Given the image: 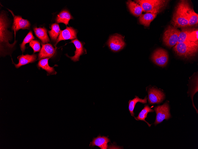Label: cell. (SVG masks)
<instances>
[{"label":"cell","mask_w":198,"mask_h":149,"mask_svg":"<svg viewBox=\"0 0 198 149\" xmlns=\"http://www.w3.org/2000/svg\"><path fill=\"white\" fill-rule=\"evenodd\" d=\"M186 0H181L173 13L171 23L174 27L184 28L188 26V21L186 9Z\"/></svg>","instance_id":"obj_1"},{"label":"cell","mask_w":198,"mask_h":149,"mask_svg":"<svg viewBox=\"0 0 198 149\" xmlns=\"http://www.w3.org/2000/svg\"><path fill=\"white\" fill-rule=\"evenodd\" d=\"M175 53L180 57L186 58L195 56L198 51V42L186 41L176 44L173 48Z\"/></svg>","instance_id":"obj_2"},{"label":"cell","mask_w":198,"mask_h":149,"mask_svg":"<svg viewBox=\"0 0 198 149\" xmlns=\"http://www.w3.org/2000/svg\"><path fill=\"white\" fill-rule=\"evenodd\" d=\"M8 23L6 16L1 13L0 18V41L1 53L3 54L4 48L11 50L14 46L16 41L12 44H10L9 41L10 40V34L7 30Z\"/></svg>","instance_id":"obj_3"},{"label":"cell","mask_w":198,"mask_h":149,"mask_svg":"<svg viewBox=\"0 0 198 149\" xmlns=\"http://www.w3.org/2000/svg\"><path fill=\"white\" fill-rule=\"evenodd\" d=\"M142 7L143 11L157 14L163 10L167 5L169 0H135Z\"/></svg>","instance_id":"obj_4"},{"label":"cell","mask_w":198,"mask_h":149,"mask_svg":"<svg viewBox=\"0 0 198 149\" xmlns=\"http://www.w3.org/2000/svg\"><path fill=\"white\" fill-rule=\"evenodd\" d=\"M180 31L177 28L171 25L168 26L164 33L163 41L164 44L170 48L177 43Z\"/></svg>","instance_id":"obj_5"},{"label":"cell","mask_w":198,"mask_h":149,"mask_svg":"<svg viewBox=\"0 0 198 149\" xmlns=\"http://www.w3.org/2000/svg\"><path fill=\"white\" fill-rule=\"evenodd\" d=\"M154 110L156 113V120L154 123L155 125L161 123L165 119H169L171 117L169 105L167 102L155 107Z\"/></svg>","instance_id":"obj_6"},{"label":"cell","mask_w":198,"mask_h":149,"mask_svg":"<svg viewBox=\"0 0 198 149\" xmlns=\"http://www.w3.org/2000/svg\"><path fill=\"white\" fill-rule=\"evenodd\" d=\"M107 43L110 49L115 52L121 50L125 45L124 37L118 34L110 36Z\"/></svg>","instance_id":"obj_7"},{"label":"cell","mask_w":198,"mask_h":149,"mask_svg":"<svg viewBox=\"0 0 198 149\" xmlns=\"http://www.w3.org/2000/svg\"><path fill=\"white\" fill-rule=\"evenodd\" d=\"M153 62L160 66L163 67L167 64L168 60V55L167 52L162 48L157 49L153 54L151 57Z\"/></svg>","instance_id":"obj_8"},{"label":"cell","mask_w":198,"mask_h":149,"mask_svg":"<svg viewBox=\"0 0 198 149\" xmlns=\"http://www.w3.org/2000/svg\"><path fill=\"white\" fill-rule=\"evenodd\" d=\"M8 10L12 14L13 17V23L12 29L14 31L15 34L17 31L20 29H30L31 24L28 21L23 19L20 16L15 15L11 10L9 9Z\"/></svg>","instance_id":"obj_9"},{"label":"cell","mask_w":198,"mask_h":149,"mask_svg":"<svg viewBox=\"0 0 198 149\" xmlns=\"http://www.w3.org/2000/svg\"><path fill=\"white\" fill-rule=\"evenodd\" d=\"M165 95L161 91L153 87L148 91V100L150 104L159 103L164 99Z\"/></svg>","instance_id":"obj_10"},{"label":"cell","mask_w":198,"mask_h":149,"mask_svg":"<svg viewBox=\"0 0 198 149\" xmlns=\"http://www.w3.org/2000/svg\"><path fill=\"white\" fill-rule=\"evenodd\" d=\"M77 32L71 27H67L63 30H60L59 35L56 41L55 46L60 41L67 40H73L76 38Z\"/></svg>","instance_id":"obj_11"},{"label":"cell","mask_w":198,"mask_h":149,"mask_svg":"<svg viewBox=\"0 0 198 149\" xmlns=\"http://www.w3.org/2000/svg\"><path fill=\"white\" fill-rule=\"evenodd\" d=\"M186 9L188 21V26L198 24V15L196 13L188 1H186Z\"/></svg>","instance_id":"obj_12"},{"label":"cell","mask_w":198,"mask_h":149,"mask_svg":"<svg viewBox=\"0 0 198 149\" xmlns=\"http://www.w3.org/2000/svg\"><path fill=\"white\" fill-rule=\"evenodd\" d=\"M42 47L38 55V60L43 58H50L53 56L55 49L50 43L41 44Z\"/></svg>","instance_id":"obj_13"},{"label":"cell","mask_w":198,"mask_h":149,"mask_svg":"<svg viewBox=\"0 0 198 149\" xmlns=\"http://www.w3.org/2000/svg\"><path fill=\"white\" fill-rule=\"evenodd\" d=\"M36 58L37 55L34 53L31 55L22 54L17 57L19 61L18 63L17 64L14 63L13 64L15 68H18L22 66L34 62L36 60Z\"/></svg>","instance_id":"obj_14"},{"label":"cell","mask_w":198,"mask_h":149,"mask_svg":"<svg viewBox=\"0 0 198 149\" xmlns=\"http://www.w3.org/2000/svg\"><path fill=\"white\" fill-rule=\"evenodd\" d=\"M71 43L74 45L76 50L75 51V55L73 57H70L67 55V56L73 61L76 62L79 60L80 56L82 55L85 51V49L83 48L82 43L77 39L72 40Z\"/></svg>","instance_id":"obj_15"},{"label":"cell","mask_w":198,"mask_h":149,"mask_svg":"<svg viewBox=\"0 0 198 149\" xmlns=\"http://www.w3.org/2000/svg\"><path fill=\"white\" fill-rule=\"evenodd\" d=\"M110 142V140L107 137L99 135L97 137L93 138L90 145L92 147L97 146L101 149H107L108 147V143Z\"/></svg>","instance_id":"obj_16"},{"label":"cell","mask_w":198,"mask_h":149,"mask_svg":"<svg viewBox=\"0 0 198 149\" xmlns=\"http://www.w3.org/2000/svg\"><path fill=\"white\" fill-rule=\"evenodd\" d=\"M33 31L36 36L41 41L43 44L50 42L47 30L44 27L37 28L35 27L33 28Z\"/></svg>","instance_id":"obj_17"},{"label":"cell","mask_w":198,"mask_h":149,"mask_svg":"<svg viewBox=\"0 0 198 149\" xmlns=\"http://www.w3.org/2000/svg\"><path fill=\"white\" fill-rule=\"evenodd\" d=\"M157 14L147 12L141 15L139 18L140 23L146 27L149 26L151 22L156 18Z\"/></svg>","instance_id":"obj_18"},{"label":"cell","mask_w":198,"mask_h":149,"mask_svg":"<svg viewBox=\"0 0 198 149\" xmlns=\"http://www.w3.org/2000/svg\"><path fill=\"white\" fill-rule=\"evenodd\" d=\"M127 4L130 12L133 15L138 17L142 14L143 9L139 4L131 0H128L127 2Z\"/></svg>","instance_id":"obj_19"},{"label":"cell","mask_w":198,"mask_h":149,"mask_svg":"<svg viewBox=\"0 0 198 149\" xmlns=\"http://www.w3.org/2000/svg\"><path fill=\"white\" fill-rule=\"evenodd\" d=\"M73 18V17L68 11L64 10L58 15L55 20L58 23H63L67 25L68 24L69 20Z\"/></svg>","instance_id":"obj_20"},{"label":"cell","mask_w":198,"mask_h":149,"mask_svg":"<svg viewBox=\"0 0 198 149\" xmlns=\"http://www.w3.org/2000/svg\"><path fill=\"white\" fill-rule=\"evenodd\" d=\"M50 58H46L40 59L38 63V68H41L46 70L48 74H56V72L55 71L54 67H50L48 64V60Z\"/></svg>","instance_id":"obj_21"},{"label":"cell","mask_w":198,"mask_h":149,"mask_svg":"<svg viewBox=\"0 0 198 149\" xmlns=\"http://www.w3.org/2000/svg\"><path fill=\"white\" fill-rule=\"evenodd\" d=\"M154 110L150 107L148 105H145L144 108L140 112L137 117H134L136 120H140L145 122L149 127H150L151 124H149L145 120V118L147 117L148 113L149 112H153Z\"/></svg>","instance_id":"obj_22"},{"label":"cell","mask_w":198,"mask_h":149,"mask_svg":"<svg viewBox=\"0 0 198 149\" xmlns=\"http://www.w3.org/2000/svg\"><path fill=\"white\" fill-rule=\"evenodd\" d=\"M138 102L143 103H146L147 102V97L146 96L144 99L139 98L137 96L132 100H130L129 101V110L132 116L134 117V114L133 110L136 104Z\"/></svg>","instance_id":"obj_23"},{"label":"cell","mask_w":198,"mask_h":149,"mask_svg":"<svg viewBox=\"0 0 198 149\" xmlns=\"http://www.w3.org/2000/svg\"><path fill=\"white\" fill-rule=\"evenodd\" d=\"M60 31L59 25L54 23L51 25V30L48 31L49 35L53 41H55L57 39Z\"/></svg>","instance_id":"obj_24"},{"label":"cell","mask_w":198,"mask_h":149,"mask_svg":"<svg viewBox=\"0 0 198 149\" xmlns=\"http://www.w3.org/2000/svg\"><path fill=\"white\" fill-rule=\"evenodd\" d=\"M193 30L186 27L182 28L178 36L177 43L187 41L188 35Z\"/></svg>","instance_id":"obj_25"},{"label":"cell","mask_w":198,"mask_h":149,"mask_svg":"<svg viewBox=\"0 0 198 149\" xmlns=\"http://www.w3.org/2000/svg\"><path fill=\"white\" fill-rule=\"evenodd\" d=\"M34 39V37L32 31H30L24 38L23 42L20 45L21 50L23 52L24 51L26 48V44L30 43L31 40Z\"/></svg>","instance_id":"obj_26"},{"label":"cell","mask_w":198,"mask_h":149,"mask_svg":"<svg viewBox=\"0 0 198 149\" xmlns=\"http://www.w3.org/2000/svg\"><path fill=\"white\" fill-rule=\"evenodd\" d=\"M198 29H194L188 35L187 41L198 42Z\"/></svg>","instance_id":"obj_27"},{"label":"cell","mask_w":198,"mask_h":149,"mask_svg":"<svg viewBox=\"0 0 198 149\" xmlns=\"http://www.w3.org/2000/svg\"><path fill=\"white\" fill-rule=\"evenodd\" d=\"M29 46L33 50V53L39 52L41 49L40 44L39 42L36 40H32L29 43Z\"/></svg>","instance_id":"obj_28"}]
</instances>
